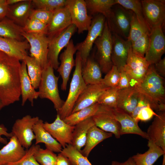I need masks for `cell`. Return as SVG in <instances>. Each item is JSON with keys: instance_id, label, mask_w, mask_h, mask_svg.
<instances>
[{"instance_id": "1", "label": "cell", "mask_w": 165, "mask_h": 165, "mask_svg": "<svg viewBox=\"0 0 165 165\" xmlns=\"http://www.w3.org/2000/svg\"><path fill=\"white\" fill-rule=\"evenodd\" d=\"M21 63L0 51V99L5 106L19 100Z\"/></svg>"}, {"instance_id": "2", "label": "cell", "mask_w": 165, "mask_h": 165, "mask_svg": "<svg viewBox=\"0 0 165 165\" xmlns=\"http://www.w3.org/2000/svg\"><path fill=\"white\" fill-rule=\"evenodd\" d=\"M146 98L151 108L158 112L165 111V90L163 78L150 64L141 82L134 87Z\"/></svg>"}, {"instance_id": "3", "label": "cell", "mask_w": 165, "mask_h": 165, "mask_svg": "<svg viewBox=\"0 0 165 165\" xmlns=\"http://www.w3.org/2000/svg\"><path fill=\"white\" fill-rule=\"evenodd\" d=\"M76 55L75 68L70 83L68 95L62 107L57 112V114L63 120L72 113L76 101L87 86L82 75V66L80 53L77 51Z\"/></svg>"}, {"instance_id": "4", "label": "cell", "mask_w": 165, "mask_h": 165, "mask_svg": "<svg viewBox=\"0 0 165 165\" xmlns=\"http://www.w3.org/2000/svg\"><path fill=\"white\" fill-rule=\"evenodd\" d=\"M53 69L49 63L42 70L38 88V96L41 98H46L51 101L57 112L62 108L64 101L60 96L58 88L59 77L55 75Z\"/></svg>"}, {"instance_id": "5", "label": "cell", "mask_w": 165, "mask_h": 165, "mask_svg": "<svg viewBox=\"0 0 165 165\" xmlns=\"http://www.w3.org/2000/svg\"><path fill=\"white\" fill-rule=\"evenodd\" d=\"M134 13L132 11L118 4L114 5L112 8L109 16L106 19L112 33L127 40Z\"/></svg>"}, {"instance_id": "6", "label": "cell", "mask_w": 165, "mask_h": 165, "mask_svg": "<svg viewBox=\"0 0 165 165\" xmlns=\"http://www.w3.org/2000/svg\"><path fill=\"white\" fill-rule=\"evenodd\" d=\"M97 48V62L102 72L106 74L113 65L111 56L112 49V33L106 20L102 33L95 41L94 43Z\"/></svg>"}, {"instance_id": "7", "label": "cell", "mask_w": 165, "mask_h": 165, "mask_svg": "<svg viewBox=\"0 0 165 165\" xmlns=\"http://www.w3.org/2000/svg\"><path fill=\"white\" fill-rule=\"evenodd\" d=\"M23 37L29 43L30 56L35 58L42 70L48 64L47 59L49 38L45 34L22 33Z\"/></svg>"}, {"instance_id": "8", "label": "cell", "mask_w": 165, "mask_h": 165, "mask_svg": "<svg viewBox=\"0 0 165 165\" xmlns=\"http://www.w3.org/2000/svg\"><path fill=\"white\" fill-rule=\"evenodd\" d=\"M106 20L105 16L101 14L95 16L92 20L85 39L75 46L78 51L80 53L82 66L89 57L95 41L102 33Z\"/></svg>"}, {"instance_id": "9", "label": "cell", "mask_w": 165, "mask_h": 165, "mask_svg": "<svg viewBox=\"0 0 165 165\" xmlns=\"http://www.w3.org/2000/svg\"><path fill=\"white\" fill-rule=\"evenodd\" d=\"M77 30L76 26L72 24L61 33L49 38L47 59L53 69L57 70L60 64L58 60L59 54L62 50L66 47Z\"/></svg>"}, {"instance_id": "10", "label": "cell", "mask_w": 165, "mask_h": 165, "mask_svg": "<svg viewBox=\"0 0 165 165\" xmlns=\"http://www.w3.org/2000/svg\"><path fill=\"white\" fill-rule=\"evenodd\" d=\"M145 21L150 30L156 27L164 25L165 1H141Z\"/></svg>"}, {"instance_id": "11", "label": "cell", "mask_w": 165, "mask_h": 165, "mask_svg": "<svg viewBox=\"0 0 165 165\" xmlns=\"http://www.w3.org/2000/svg\"><path fill=\"white\" fill-rule=\"evenodd\" d=\"M39 119L38 117L28 115L16 119L13 124L11 132L24 148L28 149L32 145L35 138L33 127Z\"/></svg>"}, {"instance_id": "12", "label": "cell", "mask_w": 165, "mask_h": 165, "mask_svg": "<svg viewBox=\"0 0 165 165\" xmlns=\"http://www.w3.org/2000/svg\"><path fill=\"white\" fill-rule=\"evenodd\" d=\"M65 6L70 13L72 24L74 25L79 34L88 31L91 25L92 17L88 14L84 0H67Z\"/></svg>"}, {"instance_id": "13", "label": "cell", "mask_w": 165, "mask_h": 165, "mask_svg": "<svg viewBox=\"0 0 165 165\" xmlns=\"http://www.w3.org/2000/svg\"><path fill=\"white\" fill-rule=\"evenodd\" d=\"M149 65L145 58L138 56L133 52L130 46L126 64L124 67L130 79V87H134L141 82Z\"/></svg>"}, {"instance_id": "14", "label": "cell", "mask_w": 165, "mask_h": 165, "mask_svg": "<svg viewBox=\"0 0 165 165\" xmlns=\"http://www.w3.org/2000/svg\"><path fill=\"white\" fill-rule=\"evenodd\" d=\"M149 38L148 45L144 58L150 65L158 62L165 52V37L163 27L160 26L152 29Z\"/></svg>"}, {"instance_id": "15", "label": "cell", "mask_w": 165, "mask_h": 165, "mask_svg": "<svg viewBox=\"0 0 165 165\" xmlns=\"http://www.w3.org/2000/svg\"><path fill=\"white\" fill-rule=\"evenodd\" d=\"M45 129L62 146L63 148L72 144L75 126L70 125L61 119L58 114L52 123H44Z\"/></svg>"}, {"instance_id": "16", "label": "cell", "mask_w": 165, "mask_h": 165, "mask_svg": "<svg viewBox=\"0 0 165 165\" xmlns=\"http://www.w3.org/2000/svg\"><path fill=\"white\" fill-rule=\"evenodd\" d=\"M92 118L97 127L114 134L117 138H120V125L114 117L110 108L100 105L98 111Z\"/></svg>"}, {"instance_id": "17", "label": "cell", "mask_w": 165, "mask_h": 165, "mask_svg": "<svg viewBox=\"0 0 165 165\" xmlns=\"http://www.w3.org/2000/svg\"><path fill=\"white\" fill-rule=\"evenodd\" d=\"M108 88L102 82L87 85L76 101L72 113L97 103L100 96Z\"/></svg>"}, {"instance_id": "18", "label": "cell", "mask_w": 165, "mask_h": 165, "mask_svg": "<svg viewBox=\"0 0 165 165\" xmlns=\"http://www.w3.org/2000/svg\"><path fill=\"white\" fill-rule=\"evenodd\" d=\"M77 50L73 41L71 39L66 49L60 55L61 64L57 69L62 79L61 89L66 90L70 75L73 67L75 66L74 54Z\"/></svg>"}, {"instance_id": "19", "label": "cell", "mask_w": 165, "mask_h": 165, "mask_svg": "<svg viewBox=\"0 0 165 165\" xmlns=\"http://www.w3.org/2000/svg\"><path fill=\"white\" fill-rule=\"evenodd\" d=\"M110 108L114 117L120 125V135L134 134L148 139L146 132L141 130L138 123L130 115L118 108Z\"/></svg>"}, {"instance_id": "20", "label": "cell", "mask_w": 165, "mask_h": 165, "mask_svg": "<svg viewBox=\"0 0 165 165\" xmlns=\"http://www.w3.org/2000/svg\"><path fill=\"white\" fill-rule=\"evenodd\" d=\"M131 44L128 40L112 33L111 60L113 65L117 67L118 70L120 68L124 67L126 64Z\"/></svg>"}, {"instance_id": "21", "label": "cell", "mask_w": 165, "mask_h": 165, "mask_svg": "<svg viewBox=\"0 0 165 165\" xmlns=\"http://www.w3.org/2000/svg\"><path fill=\"white\" fill-rule=\"evenodd\" d=\"M72 24L70 13L65 7L58 9L53 12L47 26L46 35L50 38L61 33Z\"/></svg>"}, {"instance_id": "22", "label": "cell", "mask_w": 165, "mask_h": 165, "mask_svg": "<svg viewBox=\"0 0 165 165\" xmlns=\"http://www.w3.org/2000/svg\"><path fill=\"white\" fill-rule=\"evenodd\" d=\"M26 152L16 138L13 135L9 141L0 149V165H7L16 162L22 158Z\"/></svg>"}, {"instance_id": "23", "label": "cell", "mask_w": 165, "mask_h": 165, "mask_svg": "<svg viewBox=\"0 0 165 165\" xmlns=\"http://www.w3.org/2000/svg\"><path fill=\"white\" fill-rule=\"evenodd\" d=\"M30 47L25 39L21 41L0 36V51L20 61H22L28 55L27 50Z\"/></svg>"}, {"instance_id": "24", "label": "cell", "mask_w": 165, "mask_h": 165, "mask_svg": "<svg viewBox=\"0 0 165 165\" xmlns=\"http://www.w3.org/2000/svg\"><path fill=\"white\" fill-rule=\"evenodd\" d=\"M146 132L148 140L165 151V112H158Z\"/></svg>"}, {"instance_id": "25", "label": "cell", "mask_w": 165, "mask_h": 165, "mask_svg": "<svg viewBox=\"0 0 165 165\" xmlns=\"http://www.w3.org/2000/svg\"><path fill=\"white\" fill-rule=\"evenodd\" d=\"M32 6L31 0H23L16 4L9 6L6 17L23 28L29 17Z\"/></svg>"}, {"instance_id": "26", "label": "cell", "mask_w": 165, "mask_h": 165, "mask_svg": "<svg viewBox=\"0 0 165 165\" xmlns=\"http://www.w3.org/2000/svg\"><path fill=\"white\" fill-rule=\"evenodd\" d=\"M43 121L39 119L34 125L33 131L35 136V145L44 143L46 148L54 152H61L63 149L61 145L44 128Z\"/></svg>"}, {"instance_id": "27", "label": "cell", "mask_w": 165, "mask_h": 165, "mask_svg": "<svg viewBox=\"0 0 165 165\" xmlns=\"http://www.w3.org/2000/svg\"><path fill=\"white\" fill-rule=\"evenodd\" d=\"M20 82L22 105L24 106L28 100L31 105L33 106L34 100L39 97V93L32 86L28 73L26 65L24 61H22L21 63Z\"/></svg>"}, {"instance_id": "28", "label": "cell", "mask_w": 165, "mask_h": 165, "mask_svg": "<svg viewBox=\"0 0 165 165\" xmlns=\"http://www.w3.org/2000/svg\"><path fill=\"white\" fill-rule=\"evenodd\" d=\"M139 94V92L134 87L119 89L116 108L131 115L137 105Z\"/></svg>"}, {"instance_id": "29", "label": "cell", "mask_w": 165, "mask_h": 165, "mask_svg": "<svg viewBox=\"0 0 165 165\" xmlns=\"http://www.w3.org/2000/svg\"><path fill=\"white\" fill-rule=\"evenodd\" d=\"M112 135V133L105 131L94 125L88 131L85 145L80 152L88 158L91 151L97 145Z\"/></svg>"}, {"instance_id": "30", "label": "cell", "mask_w": 165, "mask_h": 165, "mask_svg": "<svg viewBox=\"0 0 165 165\" xmlns=\"http://www.w3.org/2000/svg\"><path fill=\"white\" fill-rule=\"evenodd\" d=\"M147 145L148 149L144 153H137L131 157L136 165H153L165 154V151L151 141L148 140Z\"/></svg>"}, {"instance_id": "31", "label": "cell", "mask_w": 165, "mask_h": 165, "mask_svg": "<svg viewBox=\"0 0 165 165\" xmlns=\"http://www.w3.org/2000/svg\"><path fill=\"white\" fill-rule=\"evenodd\" d=\"M82 75L86 85L102 82V72L97 61L89 57L82 67Z\"/></svg>"}, {"instance_id": "32", "label": "cell", "mask_w": 165, "mask_h": 165, "mask_svg": "<svg viewBox=\"0 0 165 165\" xmlns=\"http://www.w3.org/2000/svg\"><path fill=\"white\" fill-rule=\"evenodd\" d=\"M95 125L92 117L90 118L75 126L72 144L80 151L85 145L88 130Z\"/></svg>"}, {"instance_id": "33", "label": "cell", "mask_w": 165, "mask_h": 165, "mask_svg": "<svg viewBox=\"0 0 165 165\" xmlns=\"http://www.w3.org/2000/svg\"><path fill=\"white\" fill-rule=\"evenodd\" d=\"M23 28L6 17L0 21V36L15 39L19 41L24 40L22 35Z\"/></svg>"}, {"instance_id": "34", "label": "cell", "mask_w": 165, "mask_h": 165, "mask_svg": "<svg viewBox=\"0 0 165 165\" xmlns=\"http://www.w3.org/2000/svg\"><path fill=\"white\" fill-rule=\"evenodd\" d=\"M87 10L91 14H101L106 19L109 16L115 0H85Z\"/></svg>"}, {"instance_id": "35", "label": "cell", "mask_w": 165, "mask_h": 165, "mask_svg": "<svg viewBox=\"0 0 165 165\" xmlns=\"http://www.w3.org/2000/svg\"><path fill=\"white\" fill-rule=\"evenodd\" d=\"M100 105L97 103L71 113L65 118L64 121L68 124L75 126L80 122L92 117L98 111Z\"/></svg>"}, {"instance_id": "36", "label": "cell", "mask_w": 165, "mask_h": 165, "mask_svg": "<svg viewBox=\"0 0 165 165\" xmlns=\"http://www.w3.org/2000/svg\"><path fill=\"white\" fill-rule=\"evenodd\" d=\"M28 68V73L32 86L35 89L38 88L41 79L42 69L38 61L34 57L28 55L24 60Z\"/></svg>"}, {"instance_id": "37", "label": "cell", "mask_w": 165, "mask_h": 165, "mask_svg": "<svg viewBox=\"0 0 165 165\" xmlns=\"http://www.w3.org/2000/svg\"><path fill=\"white\" fill-rule=\"evenodd\" d=\"M61 152L69 159L72 165H92L87 157L71 144L63 148Z\"/></svg>"}, {"instance_id": "38", "label": "cell", "mask_w": 165, "mask_h": 165, "mask_svg": "<svg viewBox=\"0 0 165 165\" xmlns=\"http://www.w3.org/2000/svg\"><path fill=\"white\" fill-rule=\"evenodd\" d=\"M151 31L142 24L134 13L130 23L128 37L127 39L131 43L143 35L150 33Z\"/></svg>"}, {"instance_id": "39", "label": "cell", "mask_w": 165, "mask_h": 165, "mask_svg": "<svg viewBox=\"0 0 165 165\" xmlns=\"http://www.w3.org/2000/svg\"><path fill=\"white\" fill-rule=\"evenodd\" d=\"M119 91L117 88H108L100 96L97 102L104 106L116 108Z\"/></svg>"}, {"instance_id": "40", "label": "cell", "mask_w": 165, "mask_h": 165, "mask_svg": "<svg viewBox=\"0 0 165 165\" xmlns=\"http://www.w3.org/2000/svg\"><path fill=\"white\" fill-rule=\"evenodd\" d=\"M35 160L40 165H55L57 155L46 148L39 147L33 154Z\"/></svg>"}, {"instance_id": "41", "label": "cell", "mask_w": 165, "mask_h": 165, "mask_svg": "<svg viewBox=\"0 0 165 165\" xmlns=\"http://www.w3.org/2000/svg\"><path fill=\"white\" fill-rule=\"evenodd\" d=\"M115 1L116 4H118L124 8L133 12L138 20L149 29L144 18L141 1L138 0H115Z\"/></svg>"}, {"instance_id": "42", "label": "cell", "mask_w": 165, "mask_h": 165, "mask_svg": "<svg viewBox=\"0 0 165 165\" xmlns=\"http://www.w3.org/2000/svg\"><path fill=\"white\" fill-rule=\"evenodd\" d=\"M32 1V6L35 9L53 12L65 7L67 0H33Z\"/></svg>"}, {"instance_id": "43", "label": "cell", "mask_w": 165, "mask_h": 165, "mask_svg": "<svg viewBox=\"0 0 165 165\" xmlns=\"http://www.w3.org/2000/svg\"><path fill=\"white\" fill-rule=\"evenodd\" d=\"M149 34L148 32L143 35L131 43L132 50L134 54L144 58L148 45Z\"/></svg>"}, {"instance_id": "44", "label": "cell", "mask_w": 165, "mask_h": 165, "mask_svg": "<svg viewBox=\"0 0 165 165\" xmlns=\"http://www.w3.org/2000/svg\"><path fill=\"white\" fill-rule=\"evenodd\" d=\"M47 26L38 20L29 18L23 28L24 31L26 32L43 34L46 35Z\"/></svg>"}, {"instance_id": "45", "label": "cell", "mask_w": 165, "mask_h": 165, "mask_svg": "<svg viewBox=\"0 0 165 165\" xmlns=\"http://www.w3.org/2000/svg\"><path fill=\"white\" fill-rule=\"evenodd\" d=\"M40 146L39 145H33L26 150L25 155L17 161L7 165H40L35 159L33 154Z\"/></svg>"}, {"instance_id": "46", "label": "cell", "mask_w": 165, "mask_h": 165, "mask_svg": "<svg viewBox=\"0 0 165 165\" xmlns=\"http://www.w3.org/2000/svg\"><path fill=\"white\" fill-rule=\"evenodd\" d=\"M102 79V82L108 87L117 88L120 74L117 67L113 65L111 69Z\"/></svg>"}, {"instance_id": "47", "label": "cell", "mask_w": 165, "mask_h": 165, "mask_svg": "<svg viewBox=\"0 0 165 165\" xmlns=\"http://www.w3.org/2000/svg\"><path fill=\"white\" fill-rule=\"evenodd\" d=\"M53 12L41 9H33L29 18L36 19L48 25L51 20Z\"/></svg>"}, {"instance_id": "48", "label": "cell", "mask_w": 165, "mask_h": 165, "mask_svg": "<svg viewBox=\"0 0 165 165\" xmlns=\"http://www.w3.org/2000/svg\"><path fill=\"white\" fill-rule=\"evenodd\" d=\"M156 115L157 113L154 112L150 105H148L140 110L134 119L138 123L139 121H146Z\"/></svg>"}, {"instance_id": "49", "label": "cell", "mask_w": 165, "mask_h": 165, "mask_svg": "<svg viewBox=\"0 0 165 165\" xmlns=\"http://www.w3.org/2000/svg\"><path fill=\"white\" fill-rule=\"evenodd\" d=\"M120 77L117 88L119 90L123 89L130 87V79L125 71L123 67L120 68L119 70Z\"/></svg>"}, {"instance_id": "50", "label": "cell", "mask_w": 165, "mask_h": 165, "mask_svg": "<svg viewBox=\"0 0 165 165\" xmlns=\"http://www.w3.org/2000/svg\"><path fill=\"white\" fill-rule=\"evenodd\" d=\"M148 105L149 104L148 100L144 95L139 93L137 105L130 116L135 119L140 110Z\"/></svg>"}, {"instance_id": "51", "label": "cell", "mask_w": 165, "mask_h": 165, "mask_svg": "<svg viewBox=\"0 0 165 165\" xmlns=\"http://www.w3.org/2000/svg\"><path fill=\"white\" fill-rule=\"evenodd\" d=\"M3 136L10 138L13 135L11 132H8L7 128L3 124H0V143L6 144L8 143L7 140L6 138L2 137Z\"/></svg>"}, {"instance_id": "52", "label": "cell", "mask_w": 165, "mask_h": 165, "mask_svg": "<svg viewBox=\"0 0 165 165\" xmlns=\"http://www.w3.org/2000/svg\"><path fill=\"white\" fill-rule=\"evenodd\" d=\"M154 68L156 72L162 77L165 76V57L160 60L154 64Z\"/></svg>"}, {"instance_id": "53", "label": "cell", "mask_w": 165, "mask_h": 165, "mask_svg": "<svg viewBox=\"0 0 165 165\" xmlns=\"http://www.w3.org/2000/svg\"><path fill=\"white\" fill-rule=\"evenodd\" d=\"M55 165H72L69 159L61 152L57 155Z\"/></svg>"}, {"instance_id": "54", "label": "cell", "mask_w": 165, "mask_h": 165, "mask_svg": "<svg viewBox=\"0 0 165 165\" xmlns=\"http://www.w3.org/2000/svg\"><path fill=\"white\" fill-rule=\"evenodd\" d=\"M8 7L6 4H0V21L6 17Z\"/></svg>"}, {"instance_id": "55", "label": "cell", "mask_w": 165, "mask_h": 165, "mask_svg": "<svg viewBox=\"0 0 165 165\" xmlns=\"http://www.w3.org/2000/svg\"><path fill=\"white\" fill-rule=\"evenodd\" d=\"M111 165H136L131 157L129 158L125 161L121 163L117 161L112 162Z\"/></svg>"}, {"instance_id": "56", "label": "cell", "mask_w": 165, "mask_h": 165, "mask_svg": "<svg viewBox=\"0 0 165 165\" xmlns=\"http://www.w3.org/2000/svg\"><path fill=\"white\" fill-rule=\"evenodd\" d=\"M23 0H6V4L8 6L17 3Z\"/></svg>"}, {"instance_id": "57", "label": "cell", "mask_w": 165, "mask_h": 165, "mask_svg": "<svg viewBox=\"0 0 165 165\" xmlns=\"http://www.w3.org/2000/svg\"><path fill=\"white\" fill-rule=\"evenodd\" d=\"M5 105H4L2 101L0 99V110L2 109V108L5 107Z\"/></svg>"}, {"instance_id": "58", "label": "cell", "mask_w": 165, "mask_h": 165, "mask_svg": "<svg viewBox=\"0 0 165 165\" xmlns=\"http://www.w3.org/2000/svg\"><path fill=\"white\" fill-rule=\"evenodd\" d=\"M162 165H165V154L163 155V159Z\"/></svg>"}, {"instance_id": "59", "label": "cell", "mask_w": 165, "mask_h": 165, "mask_svg": "<svg viewBox=\"0 0 165 165\" xmlns=\"http://www.w3.org/2000/svg\"><path fill=\"white\" fill-rule=\"evenodd\" d=\"M6 0H0V4H6Z\"/></svg>"}]
</instances>
